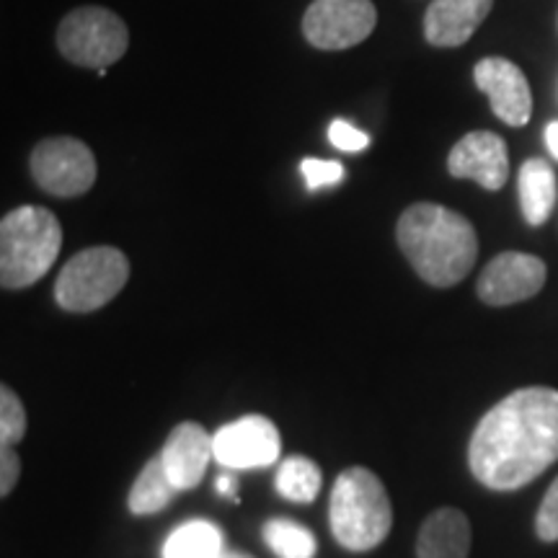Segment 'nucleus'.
Masks as SVG:
<instances>
[{
  "label": "nucleus",
  "mask_w": 558,
  "mask_h": 558,
  "mask_svg": "<svg viewBox=\"0 0 558 558\" xmlns=\"http://www.w3.org/2000/svg\"><path fill=\"white\" fill-rule=\"evenodd\" d=\"M535 533L543 543H558V476L548 486L538 514H535Z\"/></svg>",
  "instance_id": "obj_23"
},
{
  "label": "nucleus",
  "mask_w": 558,
  "mask_h": 558,
  "mask_svg": "<svg viewBox=\"0 0 558 558\" xmlns=\"http://www.w3.org/2000/svg\"><path fill=\"white\" fill-rule=\"evenodd\" d=\"M262 538L279 558H316V538L305 525L288 518H271L264 522Z\"/></svg>",
  "instance_id": "obj_20"
},
{
  "label": "nucleus",
  "mask_w": 558,
  "mask_h": 558,
  "mask_svg": "<svg viewBox=\"0 0 558 558\" xmlns=\"http://www.w3.org/2000/svg\"><path fill=\"white\" fill-rule=\"evenodd\" d=\"M471 522L456 507H442L432 512L418 527V558H469Z\"/></svg>",
  "instance_id": "obj_15"
},
{
  "label": "nucleus",
  "mask_w": 558,
  "mask_h": 558,
  "mask_svg": "<svg viewBox=\"0 0 558 558\" xmlns=\"http://www.w3.org/2000/svg\"><path fill=\"white\" fill-rule=\"evenodd\" d=\"M177 494H179V488L173 486L169 473H166L163 460H160V456H156L145 463V469L140 471L135 484H132V492L128 499L130 512L137 514V518L158 514L171 505Z\"/></svg>",
  "instance_id": "obj_18"
},
{
  "label": "nucleus",
  "mask_w": 558,
  "mask_h": 558,
  "mask_svg": "<svg viewBox=\"0 0 558 558\" xmlns=\"http://www.w3.org/2000/svg\"><path fill=\"white\" fill-rule=\"evenodd\" d=\"M378 11L373 0H313L303 16V34L318 50H349L373 34Z\"/></svg>",
  "instance_id": "obj_8"
},
{
  "label": "nucleus",
  "mask_w": 558,
  "mask_h": 558,
  "mask_svg": "<svg viewBox=\"0 0 558 558\" xmlns=\"http://www.w3.org/2000/svg\"><path fill=\"white\" fill-rule=\"evenodd\" d=\"M130 279V262L120 248L94 246L81 251L62 267L54 282V300L62 311H99L120 295Z\"/></svg>",
  "instance_id": "obj_5"
},
{
  "label": "nucleus",
  "mask_w": 558,
  "mask_h": 558,
  "mask_svg": "<svg viewBox=\"0 0 558 558\" xmlns=\"http://www.w3.org/2000/svg\"><path fill=\"white\" fill-rule=\"evenodd\" d=\"M215 488H218L226 499H239V481H235V476H230V473H222Z\"/></svg>",
  "instance_id": "obj_26"
},
{
  "label": "nucleus",
  "mask_w": 558,
  "mask_h": 558,
  "mask_svg": "<svg viewBox=\"0 0 558 558\" xmlns=\"http://www.w3.org/2000/svg\"><path fill=\"white\" fill-rule=\"evenodd\" d=\"M58 47L62 58L73 65L104 70L128 52L130 32L117 13L99 5H83L62 19Z\"/></svg>",
  "instance_id": "obj_6"
},
{
  "label": "nucleus",
  "mask_w": 558,
  "mask_h": 558,
  "mask_svg": "<svg viewBox=\"0 0 558 558\" xmlns=\"http://www.w3.org/2000/svg\"><path fill=\"white\" fill-rule=\"evenodd\" d=\"M546 284V264L538 256L522 251H505L494 256L481 271L476 292L492 308L522 303L535 298Z\"/></svg>",
  "instance_id": "obj_10"
},
{
  "label": "nucleus",
  "mask_w": 558,
  "mask_h": 558,
  "mask_svg": "<svg viewBox=\"0 0 558 558\" xmlns=\"http://www.w3.org/2000/svg\"><path fill=\"white\" fill-rule=\"evenodd\" d=\"M556 205V171L543 158H530L520 169V207L527 226H543Z\"/></svg>",
  "instance_id": "obj_16"
},
{
  "label": "nucleus",
  "mask_w": 558,
  "mask_h": 558,
  "mask_svg": "<svg viewBox=\"0 0 558 558\" xmlns=\"http://www.w3.org/2000/svg\"><path fill=\"white\" fill-rule=\"evenodd\" d=\"M546 145L550 156L558 160V122H550L546 128Z\"/></svg>",
  "instance_id": "obj_27"
},
{
  "label": "nucleus",
  "mask_w": 558,
  "mask_h": 558,
  "mask_svg": "<svg viewBox=\"0 0 558 558\" xmlns=\"http://www.w3.org/2000/svg\"><path fill=\"white\" fill-rule=\"evenodd\" d=\"M29 169L52 197H81L96 184V158L78 137H47L32 150Z\"/></svg>",
  "instance_id": "obj_7"
},
{
  "label": "nucleus",
  "mask_w": 558,
  "mask_h": 558,
  "mask_svg": "<svg viewBox=\"0 0 558 558\" xmlns=\"http://www.w3.org/2000/svg\"><path fill=\"white\" fill-rule=\"evenodd\" d=\"M329 140L333 143V148H339V150H344V153H360V150H365L367 145H369L367 132L352 128V124L344 122V120H333L331 122Z\"/></svg>",
  "instance_id": "obj_24"
},
{
  "label": "nucleus",
  "mask_w": 558,
  "mask_h": 558,
  "mask_svg": "<svg viewBox=\"0 0 558 558\" xmlns=\"http://www.w3.org/2000/svg\"><path fill=\"white\" fill-rule=\"evenodd\" d=\"M300 171H303V179L311 192L320 190V186H333L344 179V166L337 163V160L305 158L303 163H300Z\"/></svg>",
  "instance_id": "obj_22"
},
{
  "label": "nucleus",
  "mask_w": 558,
  "mask_h": 558,
  "mask_svg": "<svg viewBox=\"0 0 558 558\" xmlns=\"http://www.w3.org/2000/svg\"><path fill=\"white\" fill-rule=\"evenodd\" d=\"M62 246V228L52 209L24 205L0 222V284L24 290L52 269Z\"/></svg>",
  "instance_id": "obj_4"
},
{
  "label": "nucleus",
  "mask_w": 558,
  "mask_h": 558,
  "mask_svg": "<svg viewBox=\"0 0 558 558\" xmlns=\"http://www.w3.org/2000/svg\"><path fill=\"white\" fill-rule=\"evenodd\" d=\"M473 81L492 101L494 114L509 128H522L533 117V94L525 73L505 58H484L473 68Z\"/></svg>",
  "instance_id": "obj_11"
},
{
  "label": "nucleus",
  "mask_w": 558,
  "mask_h": 558,
  "mask_svg": "<svg viewBox=\"0 0 558 558\" xmlns=\"http://www.w3.org/2000/svg\"><path fill=\"white\" fill-rule=\"evenodd\" d=\"M320 484H324V473L311 458L290 456L279 463L275 486L284 499L298 501V505H308L318 497Z\"/></svg>",
  "instance_id": "obj_19"
},
{
  "label": "nucleus",
  "mask_w": 558,
  "mask_h": 558,
  "mask_svg": "<svg viewBox=\"0 0 558 558\" xmlns=\"http://www.w3.org/2000/svg\"><path fill=\"white\" fill-rule=\"evenodd\" d=\"M396 239L411 267L432 288H452L469 277L478 256V235L456 209L416 202L403 209Z\"/></svg>",
  "instance_id": "obj_2"
},
{
  "label": "nucleus",
  "mask_w": 558,
  "mask_h": 558,
  "mask_svg": "<svg viewBox=\"0 0 558 558\" xmlns=\"http://www.w3.org/2000/svg\"><path fill=\"white\" fill-rule=\"evenodd\" d=\"M215 458L213 435L197 422H181L166 439L160 460L179 492H190L205 478L209 460Z\"/></svg>",
  "instance_id": "obj_13"
},
{
  "label": "nucleus",
  "mask_w": 558,
  "mask_h": 558,
  "mask_svg": "<svg viewBox=\"0 0 558 558\" xmlns=\"http://www.w3.org/2000/svg\"><path fill=\"white\" fill-rule=\"evenodd\" d=\"M494 0H432L424 13V37L435 47L465 45L488 13Z\"/></svg>",
  "instance_id": "obj_14"
},
{
  "label": "nucleus",
  "mask_w": 558,
  "mask_h": 558,
  "mask_svg": "<svg viewBox=\"0 0 558 558\" xmlns=\"http://www.w3.org/2000/svg\"><path fill=\"white\" fill-rule=\"evenodd\" d=\"M21 476V460L13 448H3L0 452V494L9 497V494L16 488Z\"/></svg>",
  "instance_id": "obj_25"
},
{
  "label": "nucleus",
  "mask_w": 558,
  "mask_h": 558,
  "mask_svg": "<svg viewBox=\"0 0 558 558\" xmlns=\"http://www.w3.org/2000/svg\"><path fill=\"white\" fill-rule=\"evenodd\" d=\"M448 171L456 179H473L488 192H499L509 177V150L497 132H469L448 156Z\"/></svg>",
  "instance_id": "obj_12"
},
{
  "label": "nucleus",
  "mask_w": 558,
  "mask_h": 558,
  "mask_svg": "<svg viewBox=\"0 0 558 558\" xmlns=\"http://www.w3.org/2000/svg\"><path fill=\"white\" fill-rule=\"evenodd\" d=\"M215 460L222 469L248 471L275 465L282 452V437L275 422L262 414H248L226 424L213 435Z\"/></svg>",
  "instance_id": "obj_9"
},
{
  "label": "nucleus",
  "mask_w": 558,
  "mask_h": 558,
  "mask_svg": "<svg viewBox=\"0 0 558 558\" xmlns=\"http://www.w3.org/2000/svg\"><path fill=\"white\" fill-rule=\"evenodd\" d=\"M226 550L222 530L209 520H186L163 543V558H220Z\"/></svg>",
  "instance_id": "obj_17"
},
{
  "label": "nucleus",
  "mask_w": 558,
  "mask_h": 558,
  "mask_svg": "<svg viewBox=\"0 0 558 558\" xmlns=\"http://www.w3.org/2000/svg\"><path fill=\"white\" fill-rule=\"evenodd\" d=\"M558 460V390L520 388L488 409L469 445L478 484L494 492L527 486Z\"/></svg>",
  "instance_id": "obj_1"
},
{
  "label": "nucleus",
  "mask_w": 558,
  "mask_h": 558,
  "mask_svg": "<svg viewBox=\"0 0 558 558\" xmlns=\"http://www.w3.org/2000/svg\"><path fill=\"white\" fill-rule=\"evenodd\" d=\"M26 435V409L9 386L0 388V445L13 448Z\"/></svg>",
  "instance_id": "obj_21"
},
{
  "label": "nucleus",
  "mask_w": 558,
  "mask_h": 558,
  "mask_svg": "<svg viewBox=\"0 0 558 558\" xmlns=\"http://www.w3.org/2000/svg\"><path fill=\"white\" fill-rule=\"evenodd\" d=\"M331 533L352 554L378 548L393 527V507L383 481L369 469L339 473L329 505Z\"/></svg>",
  "instance_id": "obj_3"
},
{
  "label": "nucleus",
  "mask_w": 558,
  "mask_h": 558,
  "mask_svg": "<svg viewBox=\"0 0 558 558\" xmlns=\"http://www.w3.org/2000/svg\"><path fill=\"white\" fill-rule=\"evenodd\" d=\"M220 558H251L248 554H239V550H222Z\"/></svg>",
  "instance_id": "obj_28"
}]
</instances>
